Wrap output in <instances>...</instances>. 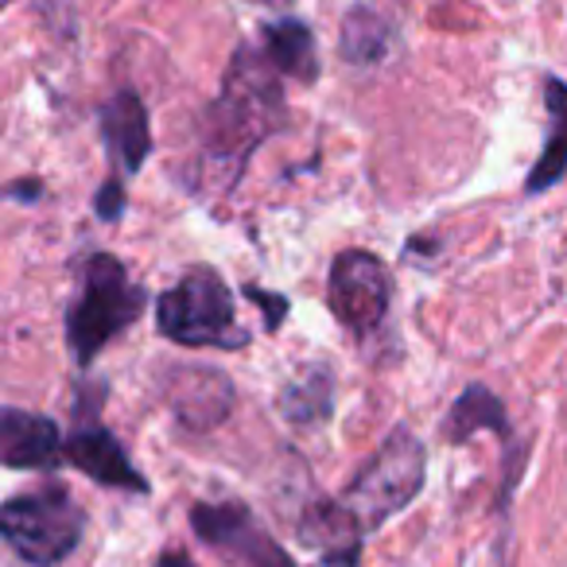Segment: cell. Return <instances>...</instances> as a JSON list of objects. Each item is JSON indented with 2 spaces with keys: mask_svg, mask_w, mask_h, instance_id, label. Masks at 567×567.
<instances>
[{
  "mask_svg": "<svg viewBox=\"0 0 567 567\" xmlns=\"http://www.w3.org/2000/svg\"><path fill=\"white\" fill-rule=\"evenodd\" d=\"M544 97H548L551 128H548V144H544L540 159H536L533 175L525 183L528 195H540V190L556 187L559 179H567V82L548 79Z\"/></svg>",
  "mask_w": 567,
  "mask_h": 567,
  "instance_id": "5bb4252c",
  "label": "cell"
},
{
  "mask_svg": "<svg viewBox=\"0 0 567 567\" xmlns=\"http://www.w3.org/2000/svg\"><path fill=\"white\" fill-rule=\"evenodd\" d=\"M265 55L288 79L311 82L319 74L316 59V35L303 20H272L265 24Z\"/></svg>",
  "mask_w": 567,
  "mask_h": 567,
  "instance_id": "4fadbf2b",
  "label": "cell"
},
{
  "mask_svg": "<svg viewBox=\"0 0 567 567\" xmlns=\"http://www.w3.org/2000/svg\"><path fill=\"white\" fill-rule=\"evenodd\" d=\"M284 121L280 71L268 63L265 51L241 48L221 82V94L203 117V172L210 190H229L257 152V144Z\"/></svg>",
  "mask_w": 567,
  "mask_h": 567,
  "instance_id": "6da1fadb",
  "label": "cell"
},
{
  "mask_svg": "<svg viewBox=\"0 0 567 567\" xmlns=\"http://www.w3.org/2000/svg\"><path fill=\"white\" fill-rule=\"evenodd\" d=\"M156 567H195V564H190L187 556H164V559H159Z\"/></svg>",
  "mask_w": 567,
  "mask_h": 567,
  "instance_id": "ffe728a7",
  "label": "cell"
},
{
  "mask_svg": "<svg viewBox=\"0 0 567 567\" xmlns=\"http://www.w3.org/2000/svg\"><path fill=\"white\" fill-rule=\"evenodd\" d=\"M0 455L17 471H51L63 458V440H59L55 420L40 412L4 409L0 412Z\"/></svg>",
  "mask_w": 567,
  "mask_h": 567,
  "instance_id": "8fae6325",
  "label": "cell"
},
{
  "mask_svg": "<svg viewBox=\"0 0 567 567\" xmlns=\"http://www.w3.org/2000/svg\"><path fill=\"white\" fill-rule=\"evenodd\" d=\"M365 525L347 502H316L300 517V540L319 551V559L331 567H354L362 551Z\"/></svg>",
  "mask_w": 567,
  "mask_h": 567,
  "instance_id": "30bf717a",
  "label": "cell"
},
{
  "mask_svg": "<svg viewBox=\"0 0 567 567\" xmlns=\"http://www.w3.org/2000/svg\"><path fill=\"white\" fill-rule=\"evenodd\" d=\"M505 432V409L486 385H471L463 396L455 401L447 416V440L451 443H463L478 432Z\"/></svg>",
  "mask_w": 567,
  "mask_h": 567,
  "instance_id": "9a60e30c",
  "label": "cell"
},
{
  "mask_svg": "<svg viewBox=\"0 0 567 567\" xmlns=\"http://www.w3.org/2000/svg\"><path fill=\"white\" fill-rule=\"evenodd\" d=\"M190 525L210 548L226 551L245 567H296L241 505H198Z\"/></svg>",
  "mask_w": 567,
  "mask_h": 567,
  "instance_id": "52a82bcc",
  "label": "cell"
},
{
  "mask_svg": "<svg viewBox=\"0 0 567 567\" xmlns=\"http://www.w3.org/2000/svg\"><path fill=\"white\" fill-rule=\"evenodd\" d=\"M249 296L260 303V308H265V316H268V331H276V327H280V319H284V311H288V303H284L280 296H265V292H257V288H249Z\"/></svg>",
  "mask_w": 567,
  "mask_h": 567,
  "instance_id": "d6986e66",
  "label": "cell"
},
{
  "mask_svg": "<svg viewBox=\"0 0 567 567\" xmlns=\"http://www.w3.org/2000/svg\"><path fill=\"white\" fill-rule=\"evenodd\" d=\"M424 471H427L424 443L409 427H396L381 443L378 455L358 471V478L350 482L342 502L358 513V520L365 528H378L389 517H396L404 505H412V497L424 489Z\"/></svg>",
  "mask_w": 567,
  "mask_h": 567,
  "instance_id": "5b68a950",
  "label": "cell"
},
{
  "mask_svg": "<svg viewBox=\"0 0 567 567\" xmlns=\"http://www.w3.org/2000/svg\"><path fill=\"white\" fill-rule=\"evenodd\" d=\"M94 210L102 214L105 221H117L121 214H125V190H121V183H117V179H110L102 190H97Z\"/></svg>",
  "mask_w": 567,
  "mask_h": 567,
  "instance_id": "ac0fdd59",
  "label": "cell"
},
{
  "mask_svg": "<svg viewBox=\"0 0 567 567\" xmlns=\"http://www.w3.org/2000/svg\"><path fill=\"white\" fill-rule=\"evenodd\" d=\"M102 136L110 156L117 159V167H125V175L141 172V164L152 152V133L148 110H144L133 90H121L102 105Z\"/></svg>",
  "mask_w": 567,
  "mask_h": 567,
  "instance_id": "7c38bea8",
  "label": "cell"
},
{
  "mask_svg": "<svg viewBox=\"0 0 567 567\" xmlns=\"http://www.w3.org/2000/svg\"><path fill=\"white\" fill-rule=\"evenodd\" d=\"M9 544L35 567L63 564L86 533V513L63 486H43L35 494L12 497L0 513Z\"/></svg>",
  "mask_w": 567,
  "mask_h": 567,
  "instance_id": "277c9868",
  "label": "cell"
},
{
  "mask_svg": "<svg viewBox=\"0 0 567 567\" xmlns=\"http://www.w3.org/2000/svg\"><path fill=\"white\" fill-rule=\"evenodd\" d=\"M63 458L74 466V471H82V474H90L94 482H102V486L136 489V494H144V489H148V482L141 478V471L128 463L125 447H121V443L113 440V435L105 432L97 420H82L79 432L63 443Z\"/></svg>",
  "mask_w": 567,
  "mask_h": 567,
  "instance_id": "9c48e42d",
  "label": "cell"
},
{
  "mask_svg": "<svg viewBox=\"0 0 567 567\" xmlns=\"http://www.w3.org/2000/svg\"><path fill=\"white\" fill-rule=\"evenodd\" d=\"M164 396L190 432H210L234 409V385L210 365H175L164 381Z\"/></svg>",
  "mask_w": 567,
  "mask_h": 567,
  "instance_id": "ba28073f",
  "label": "cell"
},
{
  "mask_svg": "<svg viewBox=\"0 0 567 567\" xmlns=\"http://www.w3.org/2000/svg\"><path fill=\"white\" fill-rule=\"evenodd\" d=\"M389 48V28L370 9H354L342 24V55L350 63H378Z\"/></svg>",
  "mask_w": 567,
  "mask_h": 567,
  "instance_id": "2e32d148",
  "label": "cell"
},
{
  "mask_svg": "<svg viewBox=\"0 0 567 567\" xmlns=\"http://www.w3.org/2000/svg\"><path fill=\"white\" fill-rule=\"evenodd\" d=\"M288 420H323L331 412V373L311 370L303 381H292L280 396Z\"/></svg>",
  "mask_w": 567,
  "mask_h": 567,
  "instance_id": "e0dca14e",
  "label": "cell"
},
{
  "mask_svg": "<svg viewBox=\"0 0 567 567\" xmlns=\"http://www.w3.org/2000/svg\"><path fill=\"white\" fill-rule=\"evenodd\" d=\"M148 296L133 284L128 268L110 252H94L82 268V288L66 311V342L79 365H90L136 316L144 311Z\"/></svg>",
  "mask_w": 567,
  "mask_h": 567,
  "instance_id": "7a4b0ae2",
  "label": "cell"
},
{
  "mask_svg": "<svg viewBox=\"0 0 567 567\" xmlns=\"http://www.w3.org/2000/svg\"><path fill=\"white\" fill-rule=\"evenodd\" d=\"M159 334L179 347H214V350H241L249 347V331L237 323L234 292L226 288L214 268L195 265L159 296L156 303Z\"/></svg>",
  "mask_w": 567,
  "mask_h": 567,
  "instance_id": "3957f363",
  "label": "cell"
},
{
  "mask_svg": "<svg viewBox=\"0 0 567 567\" xmlns=\"http://www.w3.org/2000/svg\"><path fill=\"white\" fill-rule=\"evenodd\" d=\"M327 300L342 327L354 339L373 334L385 323L389 300H393V280L389 268L381 265V257L365 249H347L334 257L331 265V284H327Z\"/></svg>",
  "mask_w": 567,
  "mask_h": 567,
  "instance_id": "8992f818",
  "label": "cell"
},
{
  "mask_svg": "<svg viewBox=\"0 0 567 567\" xmlns=\"http://www.w3.org/2000/svg\"><path fill=\"white\" fill-rule=\"evenodd\" d=\"M257 4H276V0H257Z\"/></svg>",
  "mask_w": 567,
  "mask_h": 567,
  "instance_id": "44dd1931",
  "label": "cell"
}]
</instances>
